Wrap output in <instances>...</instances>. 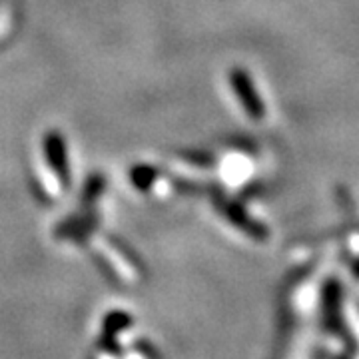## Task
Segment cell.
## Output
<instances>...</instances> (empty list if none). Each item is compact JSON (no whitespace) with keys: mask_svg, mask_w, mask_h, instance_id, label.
<instances>
[{"mask_svg":"<svg viewBox=\"0 0 359 359\" xmlns=\"http://www.w3.org/2000/svg\"><path fill=\"white\" fill-rule=\"evenodd\" d=\"M233 86L238 90V94L242 96V102H244L245 110L250 112V116L262 118L264 116V106L259 102V98H257L254 88H252L250 78L245 76L244 72H233Z\"/></svg>","mask_w":359,"mask_h":359,"instance_id":"1","label":"cell"}]
</instances>
